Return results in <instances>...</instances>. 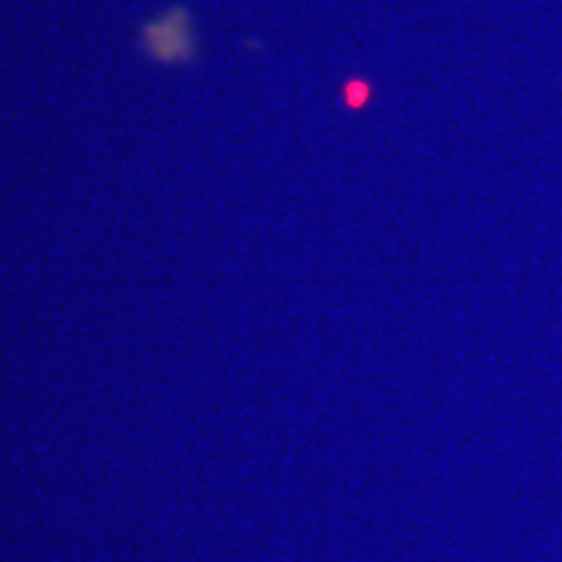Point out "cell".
I'll use <instances>...</instances> for the list:
<instances>
[{
  "instance_id": "1",
  "label": "cell",
  "mask_w": 562,
  "mask_h": 562,
  "mask_svg": "<svg viewBox=\"0 0 562 562\" xmlns=\"http://www.w3.org/2000/svg\"><path fill=\"white\" fill-rule=\"evenodd\" d=\"M140 50L161 66H186L195 58L199 45H195L193 16L186 5H172L161 16L146 21L140 26Z\"/></svg>"
}]
</instances>
